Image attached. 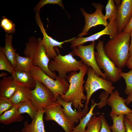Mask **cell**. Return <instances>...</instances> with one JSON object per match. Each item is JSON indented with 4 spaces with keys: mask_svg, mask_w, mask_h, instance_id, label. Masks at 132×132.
Returning <instances> with one entry per match:
<instances>
[{
    "mask_svg": "<svg viewBox=\"0 0 132 132\" xmlns=\"http://www.w3.org/2000/svg\"><path fill=\"white\" fill-rule=\"evenodd\" d=\"M130 34L123 31L109 39L104 46L105 53L117 67L122 68L126 65L130 55Z\"/></svg>",
    "mask_w": 132,
    "mask_h": 132,
    "instance_id": "6da1fadb",
    "label": "cell"
},
{
    "mask_svg": "<svg viewBox=\"0 0 132 132\" xmlns=\"http://www.w3.org/2000/svg\"><path fill=\"white\" fill-rule=\"evenodd\" d=\"M88 66L84 64L79 72H73L68 76L66 80L69 84L68 90L65 94L60 96L63 101L73 102L72 105L75 109L79 111L84 105L82 100L86 101V96L84 94L83 85L85 82L84 77L87 73Z\"/></svg>",
    "mask_w": 132,
    "mask_h": 132,
    "instance_id": "7a4b0ae2",
    "label": "cell"
},
{
    "mask_svg": "<svg viewBox=\"0 0 132 132\" xmlns=\"http://www.w3.org/2000/svg\"><path fill=\"white\" fill-rule=\"evenodd\" d=\"M24 54L32 60L33 66L41 68L48 76L55 80L58 76L55 72L51 71L48 68L50 60L47 56L45 47L42 42V39L32 36L28 38L25 45Z\"/></svg>",
    "mask_w": 132,
    "mask_h": 132,
    "instance_id": "3957f363",
    "label": "cell"
},
{
    "mask_svg": "<svg viewBox=\"0 0 132 132\" xmlns=\"http://www.w3.org/2000/svg\"><path fill=\"white\" fill-rule=\"evenodd\" d=\"M56 50L58 54L50 60L48 68L51 72H57L58 76L61 78L66 79L67 73L79 71L84 64L81 60L78 61L75 58L71 52L63 55L59 53L58 49Z\"/></svg>",
    "mask_w": 132,
    "mask_h": 132,
    "instance_id": "277c9868",
    "label": "cell"
},
{
    "mask_svg": "<svg viewBox=\"0 0 132 132\" xmlns=\"http://www.w3.org/2000/svg\"><path fill=\"white\" fill-rule=\"evenodd\" d=\"M87 73V79L83 87L87 93V100L83 110L88 112V105L91 97L94 93L99 90L103 89L107 94L110 95L113 93V90L115 88L113 85L112 82L99 77L90 67L88 66Z\"/></svg>",
    "mask_w": 132,
    "mask_h": 132,
    "instance_id": "5b68a950",
    "label": "cell"
},
{
    "mask_svg": "<svg viewBox=\"0 0 132 132\" xmlns=\"http://www.w3.org/2000/svg\"><path fill=\"white\" fill-rule=\"evenodd\" d=\"M30 73L35 80L42 83L50 89L56 100L58 96L65 94L68 90L69 84L66 79L61 78L58 76L54 80L38 66H33Z\"/></svg>",
    "mask_w": 132,
    "mask_h": 132,
    "instance_id": "8992f818",
    "label": "cell"
},
{
    "mask_svg": "<svg viewBox=\"0 0 132 132\" xmlns=\"http://www.w3.org/2000/svg\"><path fill=\"white\" fill-rule=\"evenodd\" d=\"M104 43L103 41L100 40L95 46L96 49L95 53L96 61L99 69L103 70L107 79L115 83L121 78L120 73L122 72V69L116 66L107 55L104 50Z\"/></svg>",
    "mask_w": 132,
    "mask_h": 132,
    "instance_id": "52a82bcc",
    "label": "cell"
},
{
    "mask_svg": "<svg viewBox=\"0 0 132 132\" xmlns=\"http://www.w3.org/2000/svg\"><path fill=\"white\" fill-rule=\"evenodd\" d=\"M62 106L56 100L47 106L44 110L45 114L44 120L46 121H54L60 126L65 132H71L75 124L65 115Z\"/></svg>",
    "mask_w": 132,
    "mask_h": 132,
    "instance_id": "ba28073f",
    "label": "cell"
},
{
    "mask_svg": "<svg viewBox=\"0 0 132 132\" xmlns=\"http://www.w3.org/2000/svg\"><path fill=\"white\" fill-rule=\"evenodd\" d=\"M94 41L88 45H78L72 48V52L73 56L80 58L84 64L91 67L94 72L99 77L107 79L105 76L98 67L95 56Z\"/></svg>",
    "mask_w": 132,
    "mask_h": 132,
    "instance_id": "9c48e42d",
    "label": "cell"
},
{
    "mask_svg": "<svg viewBox=\"0 0 132 132\" xmlns=\"http://www.w3.org/2000/svg\"><path fill=\"white\" fill-rule=\"evenodd\" d=\"M92 4L96 10L95 11L92 13H88L83 8L80 9V11L85 18V24L82 31L77 36L79 37L88 34V32L93 27L99 25H102L106 27L108 23L102 12L103 5L99 3H93Z\"/></svg>",
    "mask_w": 132,
    "mask_h": 132,
    "instance_id": "30bf717a",
    "label": "cell"
},
{
    "mask_svg": "<svg viewBox=\"0 0 132 132\" xmlns=\"http://www.w3.org/2000/svg\"><path fill=\"white\" fill-rule=\"evenodd\" d=\"M36 86L31 91V99L39 109L44 110L48 106L56 100L53 93L41 82L35 80Z\"/></svg>",
    "mask_w": 132,
    "mask_h": 132,
    "instance_id": "8fae6325",
    "label": "cell"
},
{
    "mask_svg": "<svg viewBox=\"0 0 132 132\" xmlns=\"http://www.w3.org/2000/svg\"><path fill=\"white\" fill-rule=\"evenodd\" d=\"M118 33L116 18H114L109 21L108 25L103 30L88 37H78L71 41L70 48H73L82 45L87 42H94L104 35H108L111 38H113L116 36Z\"/></svg>",
    "mask_w": 132,
    "mask_h": 132,
    "instance_id": "7c38bea8",
    "label": "cell"
},
{
    "mask_svg": "<svg viewBox=\"0 0 132 132\" xmlns=\"http://www.w3.org/2000/svg\"><path fill=\"white\" fill-rule=\"evenodd\" d=\"M35 18L36 23L43 35V38L42 39L43 44L45 48L47 56L50 60L58 55L54 49L55 47L58 46L62 48V45L64 43L71 42L76 38V37H75L63 42L58 41L49 36L47 34L40 19L39 15H36Z\"/></svg>",
    "mask_w": 132,
    "mask_h": 132,
    "instance_id": "4fadbf2b",
    "label": "cell"
},
{
    "mask_svg": "<svg viewBox=\"0 0 132 132\" xmlns=\"http://www.w3.org/2000/svg\"><path fill=\"white\" fill-rule=\"evenodd\" d=\"M106 104L111 108L110 114L117 115H126L132 113V110L125 104L126 100L120 97L118 91L115 90L106 100Z\"/></svg>",
    "mask_w": 132,
    "mask_h": 132,
    "instance_id": "5bb4252c",
    "label": "cell"
},
{
    "mask_svg": "<svg viewBox=\"0 0 132 132\" xmlns=\"http://www.w3.org/2000/svg\"><path fill=\"white\" fill-rule=\"evenodd\" d=\"M117 8L116 21L120 33L123 31L132 16V0H122L121 5Z\"/></svg>",
    "mask_w": 132,
    "mask_h": 132,
    "instance_id": "9a60e30c",
    "label": "cell"
},
{
    "mask_svg": "<svg viewBox=\"0 0 132 132\" xmlns=\"http://www.w3.org/2000/svg\"><path fill=\"white\" fill-rule=\"evenodd\" d=\"M56 101L63 107L62 110L66 116L69 120L74 124L78 122L88 112L83 110L80 111L78 110L74 111L72 107L73 102L65 101L62 100L60 96L57 97Z\"/></svg>",
    "mask_w": 132,
    "mask_h": 132,
    "instance_id": "2e32d148",
    "label": "cell"
},
{
    "mask_svg": "<svg viewBox=\"0 0 132 132\" xmlns=\"http://www.w3.org/2000/svg\"><path fill=\"white\" fill-rule=\"evenodd\" d=\"M44 110L39 109L30 123L25 121L21 129L22 132H46L43 120Z\"/></svg>",
    "mask_w": 132,
    "mask_h": 132,
    "instance_id": "e0dca14e",
    "label": "cell"
},
{
    "mask_svg": "<svg viewBox=\"0 0 132 132\" xmlns=\"http://www.w3.org/2000/svg\"><path fill=\"white\" fill-rule=\"evenodd\" d=\"M18 86L12 76L2 77L0 81V97L9 99Z\"/></svg>",
    "mask_w": 132,
    "mask_h": 132,
    "instance_id": "ac0fdd59",
    "label": "cell"
},
{
    "mask_svg": "<svg viewBox=\"0 0 132 132\" xmlns=\"http://www.w3.org/2000/svg\"><path fill=\"white\" fill-rule=\"evenodd\" d=\"M11 75L18 85L26 87L31 90L34 89L35 88V80L30 73L23 71L15 70Z\"/></svg>",
    "mask_w": 132,
    "mask_h": 132,
    "instance_id": "d6986e66",
    "label": "cell"
},
{
    "mask_svg": "<svg viewBox=\"0 0 132 132\" xmlns=\"http://www.w3.org/2000/svg\"><path fill=\"white\" fill-rule=\"evenodd\" d=\"M24 118V117L18 112L17 106L13 105L11 109L0 115V122L5 125H7L12 123L20 122Z\"/></svg>",
    "mask_w": 132,
    "mask_h": 132,
    "instance_id": "ffe728a7",
    "label": "cell"
},
{
    "mask_svg": "<svg viewBox=\"0 0 132 132\" xmlns=\"http://www.w3.org/2000/svg\"><path fill=\"white\" fill-rule=\"evenodd\" d=\"M31 90L26 87L18 85L15 92L9 99L13 105L18 106L31 99Z\"/></svg>",
    "mask_w": 132,
    "mask_h": 132,
    "instance_id": "44dd1931",
    "label": "cell"
},
{
    "mask_svg": "<svg viewBox=\"0 0 132 132\" xmlns=\"http://www.w3.org/2000/svg\"><path fill=\"white\" fill-rule=\"evenodd\" d=\"M5 45L3 50L6 56L12 66L15 70L16 65V50L12 44L13 36L12 34H5Z\"/></svg>",
    "mask_w": 132,
    "mask_h": 132,
    "instance_id": "7402d4cb",
    "label": "cell"
},
{
    "mask_svg": "<svg viewBox=\"0 0 132 132\" xmlns=\"http://www.w3.org/2000/svg\"><path fill=\"white\" fill-rule=\"evenodd\" d=\"M98 103L94 102V100H91V104L90 110L80 120V123L76 127H74L71 132H85L87 125L91 117L96 114L93 112L95 107L98 105Z\"/></svg>",
    "mask_w": 132,
    "mask_h": 132,
    "instance_id": "603a6c76",
    "label": "cell"
},
{
    "mask_svg": "<svg viewBox=\"0 0 132 132\" xmlns=\"http://www.w3.org/2000/svg\"><path fill=\"white\" fill-rule=\"evenodd\" d=\"M16 65L15 70L30 73L33 66L32 59L26 56H21L18 53H16Z\"/></svg>",
    "mask_w": 132,
    "mask_h": 132,
    "instance_id": "cb8c5ba5",
    "label": "cell"
},
{
    "mask_svg": "<svg viewBox=\"0 0 132 132\" xmlns=\"http://www.w3.org/2000/svg\"><path fill=\"white\" fill-rule=\"evenodd\" d=\"M17 110L20 114L27 113L31 119H33L38 110L33 104L31 99L23 102L17 106Z\"/></svg>",
    "mask_w": 132,
    "mask_h": 132,
    "instance_id": "d4e9b609",
    "label": "cell"
},
{
    "mask_svg": "<svg viewBox=\"0 0 132 132\" xmlns=\"http://www.w3.org/2000/svg\"><path fill=\"white\" fill-rule=\"evenodd\" d=\"M113 121V124L110 126L112 132H126L124 123V115H117L110 114Z\"/></svg>",
    "mask_w": 132,
    "mask_h": 132,
    "instance_id": "484cf974",
    "label": "cell"
},
{
    "mask_svg": "<svg viewBox=\"0 0 132 132\" xmlns=\"http://www.w3.org/2000/svg\"><path fill=\"white\" fill-rule=\"evenodd\" d=\"M101 125L100 116L93 115L87 125V129L85 132H100Z\"/></svg>",
    "mask_w": 132,
    "mask_h": 132,
    "instance_id": "4316f807",
    "label": "cell"
},
{
    "mask_svg": "<svg viewBox=\"0 0 132 132\" xmlns=\"http://www.w3.org/2000/svg\"><path fill=\"white\" fill-rule=\"evenodd\" d=\"M3 48L0 47V70L7 71L11 74L15 70L6 56Z\"/></svg>",
    "mask_w": 132,
    "mask_h": 132,
    "instance_id": "83f0119b",
    "label": "cell"
},
{
    "mask_svg": "<svg viewBox=\"0 0 132 132\" xmlns=\"http://www.w3.org/2000/svg\"><path fill=\"white\" fill-rule=\"evenodd\" d=\"M105 16L106 19L110 21L113 18H117L118 12V8L115 5L114 0H109L106 7Z\"/></svg>",
    "mask_w": 132,
    "mask_h": 132,
    "instance_id": "f1b7e54d",
    "label": "cell"
},
{
    "mask_svg": "<svg viewBox=\"0 0 132 132\" xmlns=\"http://www.w3.org/2000/svg\"><path fill=\"white\" fill-rule=\"evenodd\" d=\"M0 26L6 34L14 33L15 32V25L12 21L3 16L0 20Z\"/></svg>",
    "mask_w": 132,
    "mask_h": 132,
    "instance_id": "f546056e",
    "label": "cell"
},
{
    "mask_svg": "<svg viewBox=\"0 0 132 132\" xmlns=\"http://www.w3.org/2000/svg\"><path fill=\"white\" fill-rule=\"evenodd\" d=\"M120 75L125 81L126 88L125 92L128 95L132 91V69H131L127 72H122L120 73Z\"/></svg>",
    "mask_w": 132,
    "mask_h": 132,
    "instance_id": "4dcf8cb0",
    "label": "cell"
},
{
    "mask_svg": "<svg viewBox=\"0 0 132 132\" xmlns=\"http://www.w3.org/2000/svg\"><path fill=\"white\" fill-rule=\"evenodd\" d=\"M47 4H56L59 5L63 9L64 6L61 0H41L35 6L34 11L35 13H39L41 8Z\"/></svg>",
    "mask_w": 132,
    "mask_h": 132,
    "instance_id": "1f68e13d",
    "label": "cell"
},
{
    "mask_svg": "<svg viewBox=\"0 0 132 132\" xmlns=\"http://www.w3.org/2000/svg\"><path fill=\"white\" fill-rule=\"evenodd\" d=\"M13 105L9 99L0 97V115L11 109Z\"/></svg>",
    "mask_w": 132,
    "mask_h": 132,
    "instance_id": "d6a6232c",
    "label": "cell"
},
{
    "mask_svg": "<svg viewBox=\"0 0 132 132\" xmlns=\"http://www.w3.org/2000/svg\"><path fill=\"white\" fill-rule=\"evenodd\" d=\"M100 116L102 122L100 132H111L110 126L108 124L103 114H101Z\"/></svg>",
    "mask_w": 132,
    "mask_h": 132,
    "instance_id": "836d02e7",
    "label": "cell"
},
{
    "mask_svg": "<svg viewBox=\"0 0 132 132\" xmlns=\"http://www.w3.org/2000/svg\"><path fill=\"white\" fill-rule=\"evenodd\" d=\"M124 123L125 125L126 132H132V123L125 116Z\"/></svg>",
    "mask_w": 132,
    "mask_h": 132,
    "instance_id": "e575fe53",
    "label": "cell"
},
{
    "mask_svg": "<svg viewBox=\"0 0 132 132\" xmlns=\"http://www.w3.org/2000/svg\"><path fill=\"white\" fill-rule=\"evenodd\" d=\"M132 31V16L131 19L123 31L124 32L130 34Z\"/></svg>",
    "mask_w": 132,
    "mask_h": 132,
    "instance_id": "d590c367",
    "label": "cell"
},
{
    "mask_svg": "<svg viewBox=\"0 0 132 132\" xmlns=\"http://www.w3.org/2000/svg\"><path fill=\"white\" fill-rule=\"evenodd\" d=\"M126 66L129 68L132 69V54L130 56Z\"/></svg>",
    "mask_w": 132,
    "mask_h": 132,
    "instance_id": "8d00e7d4",
    "label": "cell"
},
{
    "mask_svg": "<svg viewBox=\"0 0 132 132\" xmlns=\"http://www.w3.org/2000/svg\"><path fill=\"white\" fill-rule=\"evenodd\" d=\"M126 100V103L127 105H129L132 102V91L129 95L125 99Z\"/></svg>",
    "mask_w": 132,
    "mask_h": 132,
    "instance_id": "74e56055",
    "label": "cell"
},
{
    "mask_svg": "<svg viewBox=\"0 0 132 132\" xmlns=\"http://www.w3.org/2000/svg\"><path fill=\"white\" fill-rule=\"evenodd\" d=\"M131 40L129 49V54L130 55L132 54V31L130 33Z\"/></svg>",
    "mask_w": 132,
    "mask_h": 132,
    "instance_id": "f35d334b",
    "label": "cell"
},
{
    "mask_svg": "<svg viewBox=\"0 0 132 132\" xmlns=\"http://www.w3.org/2000/svg\"><path fill=\"white\" fill-rule=\"evenodd\" d=\"M126 118L132 123V113H128L125 115Z\"/></svg>",
    "mask_w": 132,
    "mask_h": 132,
    "instance_id": "ab89813d",
    "label": "cell"
},
{
    "mask_svg": "<svg viewBox=\"0 0 132 132\" xmlns=\"http://www.w3.org/2000/svg\"><path fill=\"white\" fill-rule=\"evenodd\" d=\"M114 3L117 7H119L121 5L122 1L121 0H114Z\"/></svg>",
    "mask_w": 132,
    "mask_h": 132,
    "instance_id": "60d3db41",
    "label": "cell"
},
{
    "mask_svg": "<svg viewBox=\"0 0 132 132\" xmlns=\"http://www.w3.org/2000/svg\"><path fill=\"white\" fill-rule=\"evenodd\" d=\"M8 75V74L4 72H2L0 74V77H3L6 76Z\"/></svg>",
    "mask_w": 132,
    "mask_h": 132,
    "instance_id": "b9f144b4",
    "label": "cell"
},
{
    "mask_svg": "<svg viewBox=\"0 0 132 132\" xmlns=\"http://www.w3.org/2000/svg\"><path fill=\"white\" fill-rule=\"evenodd\" d=\"M14 132H22L21 131H16Z\"/></svg>",
    "mask_w": 132,
    "mask_h": 132,
    "instance_id": "7bdbcfd3",
    "label": "cell"
}]
</instances>
